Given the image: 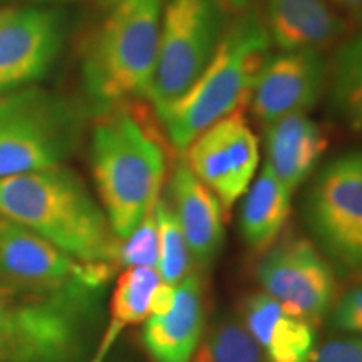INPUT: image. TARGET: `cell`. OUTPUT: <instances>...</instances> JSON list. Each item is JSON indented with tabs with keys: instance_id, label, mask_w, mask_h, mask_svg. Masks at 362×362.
Instances as JSON below:
<instances>
[{
	"instance_id": "1",
	"label": "cell",
	"mask_w": 362,
	"mask_h": 362,
	"mask_svg": "<svg viewBox=\"0 0 362 362\" xmlns=\"http://www.w3.org/2000/svg\"><path fill=\"white\" fill-rule=\"evenodd\" d=\"M0 214L86 264L119 262L121 240L106 214L61 166L0 178Z\"/></svg>"
},
{
	"instance_id": "2",
	"label": "cell",
	"mask_w": 362,
	"mask_h": 362,
	"mask_svg": "<svg viewBox=\"0 0 362 362\" xmlns=\"http://www.w3.org/2000/svg\"><path fill=\"white\" fill-rule=\"evenodd\" d=\"M90 166L112 232L128 238L160 198L166 171L160 136L134 112L106 111L90 138Z\"/></svg>"
},
{
	"instance_id": "3",
	"label": "cell",
	"mask_w": 362,
	"mask_h": 362,
	"mask_svg": "<svg viewBox=\"0 0 362 362\" xmlns=\"http://www.w3.org/2000/svg\"><path fill=\"white\" fill-rule=\"evenodd\" d=\"M270 45L265 22L257 13H243L226 27L200 78L160 116L171 146L183 153L198 134L250 99Z\"/></svg>"
},
{
	"instance_id": "4",
	"label": "cell",
	"mask_w": 362,
	"mask_h": 362,
	"mask_svg": "<svg viewBox=\"0 0 362 362\" xmlns=\"http://www.w3.org/2000/svg\"><path fill=\"white\" fill-rule=\"evenodd\" d=\"M166 0H119L90 42L83 66L86 93L106 112L146 96L160 45Z\"/></svg>"
},
{
	"instance_id": "5",
	"label": "cell",
	"mask_w": 362,
	"mask_h": 362,
	"mask_svg": "<svg viewBox=\"0 0 362 362\" xmlns=\"http://www.w3.org/2000/svg\"><path fill=\"white\" fill-rule=\"evenodd\" d=\"M90 291H40L0 280V362H59L74 351Z\"/></svg>"
},
{
	"instance_id": "6",
	"label": "cell",
	"mask_w": 362,
	"mask_h": 362,
	"mask_svg": "<svg viewBox=\"0 0 362 362\" xmlns=\"http://www.w3.org/2000/svg\"><path fill=\"white\" fill-rule=\"evenodd\" d=\"M79 117L64 98L37 88L0 98V178L59 166L71 151Z\"/></svg>"
},
{
	"instance_id": "7",
	"label": "cell",
	"mask_w": 362,
	"mask_h": 362,
	"mask_svg": "<svg viewBox=\"0 0 362 362\" xmlns=\"http://www.w3.org/2000/svg\"><path fill=\"white\" fill-rule=\"evenodd\" d=\"M220 0H166L148 94L160 117L200 78L226 30Z\"/></svg>"
},
{
	"instance_id": "8",
	"label": "cell",
	"mask_w": 362,
	"mask_h": 362,
	"mask_svg": "<svg viewBox=\"0 0 362 362\" xmlns=\"http://www.w3.org/2000/svg\"><path fill=\"white\" fill-rule=\"evenodd\" d=\"M305 220L320 252L362 277V149L319 170L305 197Z\"/></svg>"
},
{
	"instance_id": "9",
	"label": "cell",
	"mask_w": 362,
	"mask_h": 362,
	"mask_svg": "<svg viewBox=\"0 0 362 362\" xmlns=\"http://www.w3.org/2000/svg\"><path fill=\"white\" fill-rule=\"evenodd\" d=\"M112 265L86 264L0 214V280L40 291H98Z\"/></svg>"
},
{
	"instance_id": "10",
	"label": "cell",
	"mask_w": 362,
	"mask_h": 362,
	"mask_svg": "<svg viewBox=\"0 0 362 362\" xmlns=\"http://www.w3.org/2000/svg\"><path fill=\"white\" fill-rule=\"evenodd\" d=\"M262 292L288 314L317 324L336 304V275L329 260L305 238L275 243L257 269Z\"/></svg>"
},
{
	"instance_id": "11",
	"label": "cell",
	"mask_w": 362,
	"mask_h": 362,
	"mask_svg": "<svg viewBox=\"0 0 362 362\" xmlns=\"http://www.w3.org/2000/svg\"><path fill=\"white\" fill-rule=\"evenodd\" d=\"M181 155L225 211L250 188L260 161L257 136L240 110L198 134Z\"/></svg>"
},
{
	"instance_id": "12",
	"label": "cell",
	"mask_w": 362,
	"mask_h": 362,
	"mask_svg": "<svg viewBox=\"0 0 362 362\" xmlns=\"http://www.w3.org/2000/svg\"><path fill=\"white\" fill-rule=\"evenodd\" d=\"M64 44V22L54 11H0V98L44 78Z\"/></svg>"
},
{
	"instance_id": "13",
	"label": "cell",
	"mask_w": 362,
	"mask_h": 362,
	"mask_svg": "<svg viewBox=\"0 0 362 362\" xmlns=\"http://www.w3.org/2000/svg\"><path fill=\"white\" fill-rule=\"evenodd\" d=\"M327 64L317 51H282L267 59L250 93L253 116L265 126L307 112L322 94Z\"/></svg>"
},
{
	"instance_id": "14",
	"label": "cell",
	"mask_w": 362,
	"mask_h": 362,
	"mask_svg": "<svg viewBox=\"0 0 362 362\" xmlns=\"http://www.w3.org/2000/svg\"><path fill=\"white\" fill-rule=\"evenodd\" d=\"M205 332V307L200 275L189 274L176 284L175 300L163 314L144 320L143 346L153 362H192Z\"/></svg>"
},
{
	"instance_id": "15",
	"label": "cell",
	"mask_w": 362,
	"mask_h": 362,
	"mask_svg": "<svg viewBox=\"0 0 362 362\" xmlns=\"http://www.w3.org/2000/svg\"><path fill=\"white\" fill-rule=\"evenodd\" d=\"M168 200L192 260L208 267L216 259L225 240L223 206L218 198L194 176L187 163L180 160L171 173Z\"/></svg>"
},
{
	"instance_id": "16",
	"label": "cell",
	"mask_w": 362,
	"mask_h": 362,
	"mask_svg": "<svg viewBox=\"0 0 362 362\" xmlns=\"http://www.w3.org/2000/svg\"><path fill=\"white\" fill-rule=\"evenodd\" d=\"M240 319L269 362H312L317 347L314 325L288 314L265 292L243 300Z\"/></svg>"
},
{
	"instance_id": "17",
	"label": "cell",
	"mask_w": 362,
	"mask_h": 362,
	"mask_svg": "<svg viewBox=\"0 0 362 362\" xmlns=\"http://www.w3.org/2000/svg\"><path fill=\"white\" fill-rule=\"evenodd\" d=\"M265 27L282 51H317L332 45L346 25L327 0H267Z\"/></svg>"
},
{
	"instance_id": "18",
	"label": "cell",
	"mask_w": 362,
	"mask_h": 362,
	"mask_svg": "<svg viewBox=\"0 0 362 362\" xmlns=\"http://www.w3.org/2000/svg\"><path fill=\"white\" fill-rule=\"evenodd\" d=\"M325 148L324 131L305 112L267 124L265 165L292 193L312 175Z\"/></svg>"
},
{
	"instance_id": "19",
	"label": "cell",
	"mask_w": 362,
	"mask_h": 362,
	"mask_svg": "<svg viewBox=\"0 0 362 362\" xmlns=\"http://www.w3.org/2000/svg\"><path fill=\"white\" fill-rule=\"evenodd\" d=\"M243 197L238 221L243 242L252 250L267 252L277 243L287 223L293 193L264 165Z\"/></svg>"
},
{
	"instance_id": "20",
	"label": "cell",
	"mask_w": 362,
	"mask_h": 362,
	"mask_svg": "<svg viewBox=\"0 0 362 362\" xmlns=\"http://www.w3.org/2000/svg\"><path fill=\"white\" fill-rule=\"evenodd\" d=\"M192 362H269L237 315H221L205 329Z\"/></svg>"
},
{
	"instance_id": "21",
	"label": "cell",
	"mask_w": 362,
	"mask_h": 362,
	"mask_svg": "<svg viewBox=\"0 0 362 362\" xmlns=\"http://www.w3.org/2000/svg\"><path fill=\"white\" fill-rule=\"evenodd\" d=\"M161 282L158 270L151 267H128L119 275L111 298L112 325L107 342L121 327L144 322L151 315L153 297Z\"/></svg>"
},
{
	"instance_id": "22",
	"label": "cell",
	"mask_w": 362,
	"mask_h": 362,
	"mask_svg": "<svg viewBox=\"0 0 362 362\" xmlns=\"http://www.w3.org/2000/svg\"><path fill=\"white\" fill-rule=\"evenodd\" d=\"M330 103L344 121L362 129V34L339 49L330 69Z\"/></svg>"
},
{
	"instance_id": "23",
	"label": "cell",
	"mask_w": 362,
	"mask_h": 362,
	"mask_svg": "<svg viewBox=\"0 0 362 362\" xmlns=\"http://www.w3.org/2000/svg\"><path fill=\"white\" fill-rule=\"evenodd\" d=\"M155 218L158 228L156 270L163 282L176 285L189 274L192 253L168 198H158Z\"/></svg>"
},
{
	"instance_id": "24",
	"label": "cell",
	"mask_w": 362,
	"mask_h": 362,
	"mask_svg": "<svg viewBox=\"0 0 362 362\" xmlns=\"http://www.w3.org/2000/svg\"><path fill=\"white\" fill-rule=\"evenodd\" d=\"M119 262L126 267H151L158 264V228L155 208L141 220L128 238L121 240Z\"/></svg>"
},
{
	"instance_id": "25",
	"label": "cell",
	"mask_w": 362,
	"mask_h": 362,
	"mask_svg": "<svg viewBox=\"0 0 362 362\" xmlns=\"http://www.w3.org/2000/svg\"><path fill=\"white\" fill-rule=\"evenodd\" d=\"M330 327L344 334L362 336V287L351 288L329 312Z\"/></svg>"
},
{
	"instance_id": "26",
	"label": "cell",
	"mask_w": 362,
	"mask_h": 362,
	"mask_svg": "<svg viewBox=\"0 0 362 362\" xmlns=\"http://www.w3.org/2000/svg\"><path fill=\"white\" fill-rule=\"evenodd\" d=\"M312 362H362V336L346 334L315 347Z\"/></svg>"
},
{
	"instance_id": "27",
	"label": "cell",
	"mask_w": 362,
	"mask_h": 362,
	"mask_svg": "<svg viewBox=\"0 0 362 362\" xmlns=\"http://www.w3.org/2000/svg\"><path fill=\"white\" fill-rule=\"evenodd\" d=\"M327 2L349 13L352 19L362 24V0H327Z\"/></svg>"
},
{
	"instance_id": "28",
	"label": "cell",
	"mask_w": 362,
	"mask_h": 362,
	"mask_svg": "<svg viewBox=\"0 0 362 362\" xmlns=\"http://www.w3.org/2000/svg\"><path fill=\"white\" fill-rule=\"evenodd\" d=\"M226 11H245L255 0H220Z\"/></svg>"
},
{
	"instance_id": "29",
	"label": "cell",
	"mask_w": 362,
	"mask_h": 362,
	"mask_svg": "<svg viewBox=\"0 0 362 362\" xmlns=\"http://www.w3.org/2000/svg\"><path fill=\"white\" fill-rule=\"evenodd\" d=\"M106 2H115V0H106Z\"/></svg>"
},
{
	"instance_id": "30",
	"label": "cell",
	"mask_w": 362,
	"mask_h": 362,
	"mask_svg": "<svg viewBox=\"0 0 362 362\" xmlns=\"http://www.w3.org/2000/svg\"><path fill=\"white\" fill-rule=\"evenodd\" d=\"M0 2H4V0H0Z\"/></svg>"
},
{
	"instance_id": "31",
	"label": "cell",
	"mask_w": 362,
	"mask_h": 362,
	"mask_svg": "<svg viewBox=\"0 0 362 362\" xmlns=\"http://www.w3.org/2000/svg\"><path fill=\"white\" fill-rule=\"evenodd\" d=\"M96 362H99V359H98V361H96Z\"/></svg>"
}]
</instances>
